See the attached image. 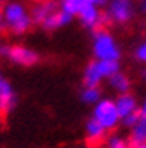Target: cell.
Masks as SVG:
<instances>
[{"label":"cell","instance_id":"obj_5","mask_svg":"<svg viewBox=\"0 0 146 148\" xmlns=\"http://www.w3.org/2000/svg\"><path fill=\"white\" fill-rule=\"evenodd\" d=\"M0 57H3L15 66L30 67L39 63V54L25 45H0Z\"/></svg>","mask_w":146,"mask_h":148},{"label":"cell","instance_id":"obj_26","mask_svg":"<svg viewBox=\"0 0 146 148\" xmlns=\"http://www.w3.org/2000/svg\"><path fill=\"white\" fill-rule=\"evenodd\" d=\"M133 148H146V144H142V145H137V147H133Z\"/></svg>","mask_w":146,"mask_h":148},{"label":"cell","instance_id":"obj_9","mask_svg":"<svg viewBox=\"0 0 146 148\" xmlns=\"http://www.w3.org/2000/svg\"><path fill=\"white\" fill-rule=\"evenodd\" d=\"M58 9H60V8H58V2H55V0L37 2L36 5L33 6V9H31L33 23L37 24V25H42L51 15H52L54 12H57Z\"/></svg>","mask_w":146,"mask_h":148},{"label":"cell","instance_id":"obj_16","mask_svg":"<svg viewBox=\"0 0 146 148\" xmlns=\"http://www.w3.org/2000/svg\"><path fill=\"white\" fill-rule=\"evenodd\" d=\"M97 63H98V69L105 79H109L113 73L121 71L119 62H115V60H97Z\"/></svg>","mask_w":146,"mask_h":148},{"label":"cell","instance_id":"obj_25","mask_svg":"<svg viewBox=\"0 0 146 148\" xmlns=\"http://www.w3.org/2000/svg\"><path fill=\"white\" fill-rule=\"evenodd\" d=\"M81 148H96V147L91 145V144H87V145H84V147H81Z\"/></svg>","mask_w":146,"mask_h":148},{"label":"cell","instance_id":"obj_8","mask_svg":"<svg viewBox=\"0 0 146 148\" xmlns=\"http://www.w3.org/2000/svg\"><path fill=\"white\" fill-rule=\"evenodd\" d=\"M84 132H85L87 144H91L94 147L101 144L103 141H106V138H107V130L103 127L101 124H98L92 117H90L87 121H85Z\"/></svg>","mask_w":146,"mask_h":148},{"label":"cell","instance_id":"obj_1","mask_svg":"<svg viewBox=\"0 0 146 148\" xmlns=\"http://www.w3.org/2000/svg\"><path fill=\"white\" fill-rule=\"evenodd\" d=\"M5 20V29L14 36H22L33 27L31 11L21 0H7L0 8Z\"/></svg>","mask_w":146,"mask_h":148},{"label":"cell","instance_id":"obj_10","mask_svg":"<svg viewBox=\"0 0 146 148\" xmlns=\"http://www.w3.org/2000/svg\"><path fill=\"white\" fill-rule=\"evenodd\" d=\"M115 105H116V109L119 112V117L125 118L131 114H137L140 109V105L137 102L136 96L131 94V93H122V94H118V97L115 99Z\"/></svg>","mask_w":146,"mask_h":148},{"label":"cell","instance_id":"obj_11","mask_svg":"<svg viewBox=\"0 0 146 148\" xmlns=\"http://www.w3.org/2000/svg\"><path fill=\"white\" fill-rule=\"evenodd\" d=\"M105 81L100 69H98V63L97 60L90 62L84 69L82 73V84L84 87H100V84Z\"/></svg>","mask_w":146,"mask_h":148},{"label":"cell","instance_id":"obj_7","mask_svg":"<svg viewBox=\"0 0 146 148\" xmlns=\"http://www.w3.org/2000/svg\"><path fill=\"white\" fill-rule=\"evenodd\" d=\"M18 105V96L12 82L0 73V115H9Z\"/></svg>","mask_w":146,"mask_h":148},{"label":"cell","instance_id":"obj_21","mask_svg":"<svg viewBox=\"0 0 146 148\" xmlns=\"http://www.w3.org/2000/svg\"><path fill=\"white\" fill-rule=\"evenodd\" d=\"M140 118L145 121V123H146V97H145V100L142 102V105H140Z\"/></svg>","mask_w":146,"mask_h":148},{"label":"cell","instance_id":"obj_17","mask_svg":"<svg viewBox=\"0 0 146 148\" xmlns=\"http://www.w3.org/2000/svg\"><path fill=\"white\" fill-rule=\"evenodd\" d=\"M106 148H131V142L122 135L115 133L106 138Z\"/></svg>","mask_w":146,"mask_h":148},{"label":"cell","instance_id":"obj_14","mask_svg":"<svg viewBox=\"0 0 146 148\" xmlns=\"http://www.w3.org/2000/svg\"><path fill=\"white\" fill-rule=\"evenodd\" d=\"M79 97L82 100V103L85 105H91L94 106L96 103H98V100H101V90L100 87H84Z\"/></svg>","mask_w":146,"mask_h":148},{"label":"cell","instance_id":"obj_28","mask_svg":"<svg viewBox=\"0 0 146 148\" xmlns=\"http://www.w3.org/2000/svg\"><path fill=\"white\" fill-rule=\"evenodd\" d=\"M34 2H36V3H37V2H46V0H34Z\"/></svg>","mask_w":146,"mask_h":148},{"label":"cell","instance_id":"obj_27","mask_svg":"<svg viewBox=\"0 0 146 148\" xmlns=\"http://www.w3.org/2000/svg\"><path fill=\"white\" fill-rule=\"evenodd\" d=\"M6 2H7V0H0V8H2V6H3Z\"/></svg>","mask_w":146,"mask_h":148},{"label":"cell","instance_id":"obj_20","mask_svg":"<svg viewBox=\"0 0 146 148\" xmlns=\"http://www.w3.org/2000/svg\"><path fill=\"white\" fill-rule=\"evenodd\" d=\"M134 3H136V9L140 14L146 15V0H134Z\"/></svg>","mask_w":146,"mask_h":148},{"label":"cell","instance_id":"obj_3","mask_svg":"<svg viewBox=\"0 0 146 148\" xmlns=\"http://www.w3.org/2000/svg\"><path fill=\"white\" fill-rule=\"evenodd\" d=\"M105 21L116 25L130 24L137 14L134 0H109L105 9Z\"/></svg>","mask_w":146,"mask_h":148},{"label":"cell","instance_id":"obj_6","mask_svg":"<svg viewBox=\"0 0 146 148\" xmlns=\"http://www.w3.org/2000/svg\"><path fill=\"white\" fill-rule=\"evenodd\" d=\"M78 16L79 23L82 24V27H85L87 30H92L96 32L97 29H101V25H105V14L100 11V8L92 5L90 2H85V5L81 8Z\"/></svg>","mask_w":146,"mask_h":148},{"label":"cell","instance_id":"obj_2","mask_svg":"<svg viewBox=\"0 0 146 148\" xmlns=\"http://www.w3.org/2000/svg\"><path fill=\"white\" fill-rule=\"evenodd\" d=\"M92 56L96 60H115L121 58V48L115 36L106 29H97L92 33Z\"/></svg>","mask_w":146,"mask_h":148},{"label":"cell","instance_id":"obj_22","mask_svg":"<svg viewBox=\"0 0 146 148\" xmlns=\"http://www.w3.org/2000/svg\"><path fill=\"white\" fill-rule=\"evenodd\" d=\"M87 2L92 3V5H96V6H106V3L109 2V0H87Z\"/></svg>","mask_w":146,"mask_h":148},{"label":"cell","instance_id":"obj_19","mask_svg":"<svg viewBox=\"0 0 146 148\" xmlns=\"http://www.w3.org/2000/svg\"><path fill=\"white\" fill-rule=\"evenodd\" d=\"M139 111H140V109H139ZM139 118H140V112H137V114H131V115H128V117L122 118V120H121V123H122L124 127L131 129V127L136 126V123L139 121Z\"/></svg>","mask_w":146,"mask_h":148},{"label":"cell","instance_id":"obj_12","mask_svg":"<svg viewBox=\"0 0 146 148\" xmlns=\"http://www.w3.org/2000/svg\"><path fill=\"white\" fill-rule=\"evenodd\" d=\"M73 18H75V16L63 12L61 9H58L57 12H54L52 15H51L49 18L40 25V27L43 30H46V32H54V30L63 29V27H66V25H69L73 21Z\"/></svg>","mask_w":146,"mask_h":148},{"label":"cell","instance_id":"obj_18","mask_svg":"<svg viewBox=\"0 0 146 148\" xmlns=\"http://www.w3.org/2000/svg\"><path fill=\"white\" fill-rule=\"evenodd\" d=\"M134 58L139 63L146 64V39L136 47V49H134Z\"/></svg>","mask_w":146,"mask_h":148},{"label":"cell","instance_id":"obj_24","mask_svg":"<svg viewBox=\"0 0 146 148\" xmlns=\"http://www.w3.org/2000/svg\"><path fill=\"white\" fill-rule=\"evenodd\" d=\"M140 78H142V81L146 82V67H143L142 71H140Z\"/></svg>","mask_w":146,"mask_h":148},{"label":"cell","instance_id":"obj_15","mask_svg":"<svg viewBox=\"0 0 146 148\" xmlns=\"http://www.w3.org/2000/svg\"><path fill=\"white\" fill-rule=\"evenodd\" d=\"M85 2L87 0H58V8L69 15L76 16L79 14L81 8L85 5Z\"/></svg>","mask_w":146,"mask_h":148},{"label":"cell","instance_id":"obj_4","mask_svg":"<svg viewBox=\"0 0 146 148\" xmlns=\"http://www.w3.org/2000/svg\"><path fill=\"white\" fill-rule=\"evenodd\" d=\"M91 117L105 127L107 132H112L121 124V117H119V112L116 109L115 100L112 99L98 100V103H96L92 108Z\"/></svg>","mask_w":146,"mask_h":148},{"label":"cell","instance_id":"obj_23","mask_svg":"<svg viewBox=\"0 0 146 148\" xmlns=\"http://www.w3.org/2000/svg\"><path fill=\"white\" fill-rule=\"evenodd\" d=\"M6 30L5 29V20H3V15H2V11H0V32Z\"/></svg>","mask_w":146,"mask_h":148},{"label":"cell","instance_id":"obj_13","mask_svg":"<svg viewBox=\"0 0 146 148\" xmlns=\"http://www.w3.org/2000/svg\"><path fill=\"white\" fill-rule=\"evenodd\" d=\"M110 88H112L113 91H116L118 94H122V93H130L131 90V79L128 78L127 73L124 72H116L113 73L112 76L107 79Z\"/></svg>","mask_w":146,"mask_h":148}]
</instances>
